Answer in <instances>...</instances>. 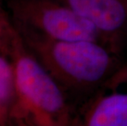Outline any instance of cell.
Listing matches in <instances>:
<instances>
[{
    "label": "cell",
    "instance_id": "obj_1",
    "mask_svg": "<svg viewBox=\"0 0 127 126\" xmlns=\"http://www.w3.org/2000/svg\"><path fill=\"white\" fill-rule=\"evenodd\" d=\"M0 44L15 72L16 101L9 125H77L67 93L26 46L4 7L0 12Z\"/></svg>",
    "mask_w": 127,
    "mask_h": 126
},
{
    "label": "cell",
    "instance_id": "obj_2",
    "mask_svg": "<svg viewBox=\"0 0 127 126\" xmlns=\"http://www.w3.org/2000/svg\"><path fill=\"white\" fill-rule=\"evenodd\" d=\"M15 27L28 49L66 93H90L117 74V54L103 43L55 39Z\"/></svg>",
    "mask_w": 127,
    "mask_h": 126
},
{
    "label": "cell",
    "instance_id": "obj_3",
    "mask_svg": "<svg viewBox=\"0 0 127 126\" xmlns=\"http://www.w3.org/2000/svg\"><path fill=\"white\" fill-rule=\"evenodd\" d=\"M2 5L17 26L51 39L94 40L106 44L95 26L77 14L66 0H2Z\"/></svg>",
    "mask_w": 127,
    "mask_h": 126
},
{
    "label": "cell",
    "instance_id": "obj_4",
    "mask_svg": "<svg viewBox=\"0 0 127 126\" xmlns=\"http://www.w3.org/2000/svg\"><path fill=\"white\" fill-rule=\"evenodd\" d=\"M80 17L95 26L117 54L127 38V0H66Z\"/></svg>",
    "mask_w": 127,
    "mask_h": 126
},
{
    "label": "cell",
    "instance_id": "obj_5",
    "mask_svg": "<svg viewBox=\"0 0 127 126\" xmlns=\"http://www.w3.org/2000/svg\"><path fill=\"white\" fill-rule=\"evenodd\" d=\"M80 125L127 126V93H113L95 99L85 110Z\"/></svg>",
    "mask_w": 127,
    "mask_h": 126
},
{
    "label": "cell",
    "instance_id": "obj_6",
    "mask_svg": "<svg viewBox=\"0 0 127 126\" xmlns=\"http://www.w3.org/2000/svg\"><path fill=\"white\" fill-rule=\"evenodd\" d=\"M16 101V82L12 58L0 44V102L7 116Z\"/></svg>",
    "mask_w": 127,
    "mask_h": 126
},
{
    "label": "cell",
    "instance_id": "obj_7",
    "mask_svg": "<svg viewBox=\"0 0 127 126\" xmlns=\"http://www.w3.org/2000/svg\"><path fill=\"white\" fill-rule=\"evenodd\" d=\"M0 125H9L8 116L1 102H0Z\"/></svg>",
    "mask_w": 127,
    "mask_h": 126
},
{
    "label": "cell",
    "instance_id": "obj_8",
    "mask_svg": "<svg viewBox=\"0 0 127 126\" xmlns=\"http://www.w3.org/2000/svg\"><path fill=\"white\" fill-rule=\"evenodd\" d=\"M2 7H3V5H2V0H0V12H1V10L2 9Z\"/></svg>",
    "mask_w": 127,
    "mask_h": 126
}]
</instances>
